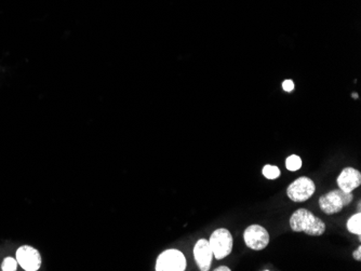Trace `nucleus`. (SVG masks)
I'll return each instance as SVG.
<instances>
[{"label": "nucleus", "mask_w": 361, "mask_h": 271, "mask_svg": "<svg viewBox=\"0 0 361 271\" xmlns=\"http://www.w3.org/2000/svg\"><path fill=\"white\" fill-rule=\"evenodd\" d=\"M194 257L196 264H197L198 268L201 271H208L210 269L213 258V252L208 240H198L194 248Z\"/></svg>", "instance_id": "6e6552de"}, {"label": "nucleus", "mask_w": 361, "mask_h": 271, "mask_svg": "<svg viewBox=\"0 0 361 271\" xmlns=\"http://www.w3.org/2000/svg\"><path fill=\"white\" fill-rule=\"evenodd\" d=\"M286 168L292 172L299 170L302 168V159L296 155H291L286 160Z\"/></svg>", "instance_id": "9b49d317"}, {"label": "nucleus", "mask_w": 361, "mask_h": 271, "mask_svg": "<svg viewBox=\"0 0 361 271\" xmlns=\"http://www.w3.org/2000/svg\"><path fill=\"white\" fill-rule=\"evenodd\" d=\"M216 271H230V269L226 266H219L216 269Z\"/></svg>", "instance_id": "dca6fc26"}, {"label": "nucleus", "mask_w": 361, "mask_h": 271, "mask_svg": "<svg viewBox=\"0 0 361 271\" xmlns=\"http://www.w3.org/2000/svg\"><path fill=\"white\" fill-rule=\"evenodd\" d=\"M347 229L350 232L360 237L361 235V214H354L347 221Z\"/></svg>", "instance_id": "9d476101"}, {"label": "nucleus", "mask_w": 361, "mask_h": 271, "mask_svg": "<svg viewBox=\"0 0 361 271\" xmlns=\"http://www.w3.org/2000/svg\"><path fill=\"white\" fill-rule=\"evenodd\" d=\"M283 88L286 92H292L294 90V82L292 80H285L283 82Z\"/></svg>", "instance_id": "4468645a"}, {"label": "nucleus", "mask_w": 361, "mask_h": 271, "mask_svg": "<svg viewBox=\"0 0 361 271\" xmlns=\"http://www.w3.org/2000/svg\"><path fill=\"white\" fill-rule=\"evenodd\" d=\"M244 243L253 251L264 250L269 243V233L263 226L251 225L243 232Z\"/></svg>", "instance_id": "423d86ee"}, {"label": "nucleus", "mask_w": 361, "mask_h": 271, "mask_svg": "<svg viewBox=\"0 0 361 271\" xmlns=\"http://www.w3.org/2000/svg\"><path fill=\"white\" fill-rule=\"evenodd\" d=\"M316 192L315 183L309 177H298L287 189V195L293 202H304L311 198Z\"/></svg>", "instance_id": "39448f33"}, {"label": "nucleus", "mask_w": 361, "mask_h": 271, "mask_svg": "<svg viewBox=\"0 0 361 271\" xmlns=\"http://www.w3.org/2000/svg\"><path fill=\"white\" fill-rule=\"evenodd\" d=\"M17 264L26 271H37L41 267V255L30 245H23L16 251Z\"/></svg>", "instance_id": "0eeeda50"}, {"label": "nucleus", "mask_w": 361, "mask_h": 271, "mask_svg": "<svg viewBox=\"0 0 361 271\" xmlns=\"http://www.w3.org/2000/svg\"><path fill=\"white\" fill-rule=\"evenodd\" d=\"M209 244L213 252V256L219 261L227 257L231 253L234 240H232V236L228 229L219 228V229L212 232Z\"/></svg>", "instance_id": "7ed1b4c3"}, {"label": "nucleus", "mask_w": 361, "mask_h": 271, "mask_svg": "<svg viewBox=\"0 0 361 271\" xmlns=\"http://www.w3.org/2000/svg\"><path fill=\"white\" fill-rule=\"evenodd\" d=\"M17 268V261L16 258L13 257H5L2 264H1V269L3 271H14Z\"/></svg>", "instance_id": "ddd939ff"}, {"label": "nucleus", "mask_w": 361, "mask_h": 271, "mask_svg": "<svg viewBox=\"0 0 361 271\" xmlns=\"http://www.w3.org/2000/svg\"><path fill=\"white\" fill-rule=\"evenodd\" d=\"M353 199L354 197L352 193H346L341 189H336L320 197L319 206L323 213L333 215L340 213L343 210V207L351 204Z\"/></svg>", "instance_id": "f03ea898"}, {"label": "nucleus", "mask_w": 361, "mask_h": 271, "mask_svg": "<svg viewBox=\"0 0 361 271\" xmlns=\"http://www.w3.org/2000/svg\"><path fill=\"white\" fill-rule=\"evenodd\" d=\"M186 265L185 255L181 251L170 249L158 256L155 268L156 271H184Z\"/></svg>", "instance_id": "20e7f679"}, {"label": "nucleus", "mask_w": 361, "mask_h": 271, "mask_svg": "<svg viewBox=\"0 0 361 271\" xmlns=\"http://www.w3.org/2000/svg\"><path fill=\"white\" fill-rule=\"evenodd\" d=\"M263 175H264L267 180H276L280 176V170L279 168L275 165L266 164L264 168H263Z\"/></svg>", "instance_id": "f8f14e48"}, {"label": "nucleus", "mask_w": 361, "mask_h": 271, "mask_svg": "<svg viewBox=\"0 0 361 271\" xmlns=\"http://www.w3.org/2000/svg\"><path fill=\"white\" fill-rule=\"evenodd\" d=\"M353 97H354V98H357V97H358V95L354 93V94H353Z\"/></svg>", "instance_id": "f3484780"}, {"label": "nucleus", "mask_w": 361, "mask_h": 271, "mask_svg": "<svg viewBox=\"0 0 361 271\" xmlns=\"http://www.w3.org/2000/svg\"><path fill=\"white\" fill-rule=\"evenodd\" d=\"M353 256L356 261H361V246H359V248L354 252Z\"/></svg>", "instance_id": "2eb2a0df"}, {"label": "nucleus", "mask_w": 361, "mask_h": 271, "mask_svg": "<svg viewBox=\"0 0 361 271\" xmlns=\"http://www.w3.org/2000/svg\"><path fill=\"white\" fill-rule=\"evenodd\" d=\"M290 227L295 232H305L308 236H322L326 224L306 208H298L290 217Z\"/></svg>", "instance_id": "f257e3e1"}, {"label": "nucleus", "mask_w": 361, "mask_h": 271, "mask_svg": "<svg viewBox=\"0 0 361 271\" xmlns=\"http://www.w3.org/2000/svg\"><path fill=\"white\" fill-rule=\"evenodd\" d=\"M336 183H338L339 188L343 192L352 193L355 189L358 188L361 184L360 171L348 166V168H345L341 172Z\"/></svg>", "instance_id": "1a4fd4ad"}]
</instances>
